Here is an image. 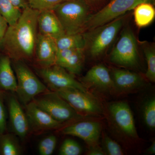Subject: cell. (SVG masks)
<instances>
[{"mask_svg": "<svg viewBox=\"0 0 155 155\" xmlns=\"http://www.w3.org/2000/svg\"><path fill=\"white\" fill-rule=\"evenodd\" d=\"M22 10L17 22L8 26L0 48L13 61L28 60L35 54L40 11L29 6Z\"/></svg>", "mask_w": 155, "mask_h": 155, "instance_id": "cell-1", "label": "cell"}, {"mask_svg": "<svg viewBox=\"0 0 155 155\" xmlns=\"http://www.w3.org/2000/svg\"><path fill=\"white\" fill-rule=\"evenodd\" d=\"M124 15L111 22L84 32V50L91 58L97 59L104 55L114 42L125 23Z\"/></svg>", "mask_w": 155, "mask_h": 155, "instance_id": "cell-2", "label": "cell"}, {"mask_svg": "<svg viewBox=\"0 0 155 155\" xmlns=\"http://www.w3.org/2000/svg\"><path fill=\"white\" fill-rule=\"evenodd\" d=\"M65 33H83L92 9L83 0H67L53 9Z\"/></svg>", "mask_w": 155, "mask_h": 155, "instance_id": "cell-3", "label": "cell"}, {"mask_svg": "<svg viewBox=\"0 0 155 155\" xmlns=\"http://www.w3.org/2000/svg\"><path fill=\"white\" fill-rule=\"evenodd\" d=\"M13 69L17 78L16 93L19 101L24 105L33 101L38 95L49 91L23 61H14Z\"/></svg>", "mask_w": 155, "mask_h": 155, "instance_id": "cell-4", "label": "cell"}, {"mask_svg": "<svg viewBox=\"0 0 155 155\" xmlns=\"http://www.w3.org/2000/svg\"><path fill=\"white\" fill-rule=\"evenodd\" d=\"M33 101L39 107L62 124L82 118V115L56 92L49 91L44 93L35 97Z\"/></svg>", "mask_w": 155, "mask_h": 155, "instance_id": "cell-5", "label": "cell"}, {"mask_svg": "<svg viewBox=\"0 0 155 155\" xmlns=\"http://www.w3.org/2000/svg\"><path fill=\"white\" fill-rule=\"evenodd\" d=\"M143 2L155 5V0H110L103 8L91 15L84 27L83 33L125 15L127 11Z\"/></svg>", "mask_w": 155, "mask_h": 155, "instance_id": "cell-6", "label": "cell"}, {"mask_svg": "<svg viewBox=\"0 0 155 155\" xmlns=\"http://www.w3.org/2000/svg\"><path fill=\"white\" fill-rule=\"evenodd\" d=\"M123 28L110 54V61L120 67L136 68L139 64L137 41L129 27Z\"/></svg>", "mask_w": 155, "mask_h": 155, "instance_id": "cell-7", "label": "cell"}, {"mask_svg": "<svg viewBox=\"0 0 155 155\" xmlns=\"http://www.w3.org/2000/svg\"><path fill=\"white\" fill-rule=\"evenodd\" d=\"M36 71L51 91L72 88L87 92L81 82L75 79L74 75L56 64L48 67H40Z\"/></svg>", "mask_w": 155, "mask_h": 155, "instance_id": "cell-8", "label": "cell"}, {"mask_svg": "<svg viewBox=\"0 0 155 155\" xmlns=\"http://www.w3.org/2000/svg\"><path fill=\"white\" fill-rule=\"evenodd\" d=\"M53 91L56 92L80 114L98 115L102 114L101 104L88 92L72 88L61 89Z\"/></svg>", "mask_w": 155, "mask_h": 155, "instance_id": "cell-9", "label": "cell"}, {"mask_svg": "<svg viewBox=\"0 0 155 155\" xmlns=\"http://www.w3.org/2000/svg\"><path fill=\"white\" fill-rule=\"evenodd\" d=\"M109 111L117 127L127 136L137 137V131L132 111L127 103L116 102L109 106Z\"/></svg>", "mask_w": 155, "mask_h": 155, "instance_id": "cell-10", "label": "cell"}, {"mask_svg": "<svg viewBox=\"0 0 155 155\" xmlns=\"http://www.w3.org/2000/svg\"><path fill=\"white\" fill-rule=\"evenodd\" d=\"M25 107L29 130L35 132H43L58 129L63 125L39 107L33 101Z\"/></svg>", "mask_w": 155, "mask_h": 155, "instance_id": "cell-11", "label": "cell"}, {"mask_svg": "<svg viewBox=\"0 0 155 155\" xmlns=\"http://www.w3.org/2000/svg\"><path fill=\"white\" fill-rule=\"evenodd\" d=\"M81 81L85 88L88 87L104 93L114 91L110 72L103 64H98L92 67L81 78Z\"/></svg>", "mask_w": 155, "mask_h": 155, "instance_id": "cell-12", "label": "cell"}, {"mask_svg": "<svg viewBox=\"0 0 155 155\" xmlns=\"http://www.w3.org/2000/svg\"><path fill=\"white\" fill-rule=\"evenodd\" d=\"M101 130V126L100 122L92 121H80L64 127L61 130V133L79 137L90 147L98 144Z\"/></svg>", "mask_w": 155, "mask_h": 155, "instance_id": "cell-13", "label": "cell"}, {"mask_svg": "<svg viewBox=\"0 0 155 155\" xmlns=\"http://www.w3.org/2000/svg\"><path fill=\"white\" fill-rule=\"evenodd\" d=\"M5 98L8 105L11 129L20 138H25L30 130L25 113L16 97L5 92Z\"/></svg>", "mask_w": 155, "mask_h": 155, "instance_id": "cell-14", "label": "cell"}, {"mask_svg": "<svg viewBox=\"0 0 155 155\" xmlns=\"http://www.w3.org/2000/svg\"><path fill=\"white\" fill-rule=\"evenodd\" d=\"M114 91L129 92L140 88L144 84L143 78L137 73L126 69H114L110 72Z\"/></svg>", "mask_w": 155, "mask_h": 155, "instance_id": "cell-15", "label": "cell"}, {"mask_svg": "<svg viewBox=\"0 0 155 155\" xmlns=\"http://www.w3.org/2000/svg\"><path fill=\"white\" fill-rule=\"evenodd\" d=\"M85 52L84 49L58 50L56 65L73 75H79L83 69Z\"/></svg>", "mask_w": 155, "mask_h": 155, "instance_id": "cell-16", "label": "cell"}, {"mask_svg": "<svg viewBox=\"0 0 155 155\" xmlns=\"http://www.w3.org/2000/svg\"><path fill=\"white\" fill-rule=\"evenodd\" d=\"M57 52L55 40L38 34L35 54L40 67H46L55 65Z\"/></svg>", "mask_w": 155, "mask_h": 155, "instance_id": "cell-17", "label": "cell"}, {"mask_svg": "<svg viewBox=\"0 0 155 155\" xmlns=\"http://www.w3.org/2000/svg\"><path fill=\"white\" fill-rule=\"evenodd\" d=\"M38 33L55 40L66 34L53 10L40 11L38 18Z\"/></svg>", "mask_w": 155, "mask_h": 155, "instance_id": "cell-18", "label": "cell"}, {"mask_svg": "<svg viewBox=\"0 0 155 155\" xmlns=\"http://www.w3.org/2000/svg\"><path fill=\"white\" fill-rule=\"evenodd\" d=\"M17 89V78L11 66V59L4 53H0V91L16 92Z\"/></svg>", "mask_w": 155, "mask_h": 155, "instance_id": "cell-19", "label": "cell"}, {"mask_svg": "<svg viewBox=\"0 0 155 155\" xmlns=\"http://www.w3.org/2000/svg\"><path fill=\"white\" fill-rule=\"evenodd\" d=\"M154 5L150 3H141L133 9L134 22L139 28L146 27L153 21L155 17Z\"/></svg>", "mask_w": 155, "mask_h": 155, "instance_id": "cell-20", "label": "cell"}, {"mask_svg": "<svg viewBox=\"0 0 155 155\" xmlns=\"http://www.w3.org/2000/svg\"><path fill=\"white\" fill-rule=\"evenodd\" d=\"M58 50L84 49L85 41L83 33L67 34H65L55 40Z\"/></svg>", "mask_w": 155, "mask_h": 155, "instance_id": "cell-21", "label": "cell"}, {"mask_svg": "<svg viewBox=\"0 0 155 155\" xmlns=\"http://www.w3.org/2000/svg\"><path fill=\"white\" fill-rule=\"evenodd\" d=\"M21 9L16 7L10 0H0V15L8 25L16 23L22 14Z\"/></svg>", "mask_w": 155, "mask_h": 155, "instance_id": "cell-22", "label": "cell"}, {"mask_svg": "<svg viewBox=\"0 0 155 155\" xmlns=\"http://www.w3.org/2000/svg\"><path fill=\"white\" fill-rule=\"evenodd\" d=\"M146 60L147 69L145 76L152 82L155 81V47L153 43L147 41L140 43Z\"/></svg>", "mask_w": 155, "mask_h": 155, "instance_id": "cell-23", "label": "cell"}, {"mask_svg": "<svg viewBox=\"0 0 155 155\" xmlns=\"http://www.w3.org/2000/svg\"><path fill=\"white\" fill-rule=\"evenodd\" d=\"M20 150L15 137L10 134H0V155H18Z\"/></svg>", "mask_w": 155, "mask_h": 155, "instance_id": "cell-24", "label": "cell"}, {"mask_svg": "<svg viewBox=\"0 0 155 155\" xmlns=\"http://www.w3.org/2000/svg\"><path fill=\"white\" fill-rule=\"evenodd\" d=\"M143 118L145 123L151 129L155 127V99L151 98L147 100L143 107Z\"/></svg>", "mask_w": 155, "mask_h": 155, "instance_id": "cell-25", "label": "cell"}, {"mask_svg": "<svg viewBox=\"0 0 155 155\" xmlns=\"http://www.w3.org/2000/svg\"><path fill=\"white\" fill-rule=\"evenodd\" d=\"M28 6L31 8L41 11L53 10L60 4L67 0H27Z\"/></svg>", "mask_w": 155, "mask_h": 155, "instance_id": "cell-26", "label": "cell"}, {"mask_svg": "<svg viewBox=\"0 0 155 155\" xmlns=\"http://www.w3.org/2000/svg\"><path fill=\"white\" fill-rule=\"evenodd\" d=\"M82 153V149L78 143L71 139L65 140L59 150V155H79Z\"/></svg>", "mask_w": 155, "mask_h": 155, "instance_id": "cell-27", "label": "cell"}, {"mask_svg": "<svg viewBox=\"0 0 155 155\" xmlns=\"http://www.w3.org/2000/svg\"><path fill=\"white\" fill-rule=\"evenodd\" d=\"M103 150L105 154L122 155L123 150L118 143L106 134H104L103 139Z\"/></svg>", "mask_w": 155, "mask_h": 155, "instance_id": "cell-28", "label": "cell"}, {"mask_svg": "<svg viewBox=\"0 0 155 155\" xmlns=\"http://www.w3.org/2000/svg\"><path fill=\"white\" fill-rule=\"evenodd\" d=\"M57 138L50 135L43 139L38 145V152L41 155H51L54 153L57 145Z\"/></svg>", "mask_w": 155, "mask_h": 155, "instance_id": "cell-29", "label": "cell"}, {"mask_svg": "<svg viewBox=\"0 0 155 155\" xmlns=\"http://www.w3.org/2000/svg\"><path fill=\"white\" fill-rule=\"evenodd\" d=\"M5 92L0 91V134L7 130V112L5 107Z\"/></svg>", "mask_w": 155, "mask_h": 155, "instance_id": "cell-30", "label": "cell"}, {"mask_svg": "<svg viewBox=\"0 0 155 155\" xmlns=\"http://www.w3.org/2000/svg\"><path fill=\"white\" fill-rule=\"evenodd\" d=\"M92 9L97 11L103 8L107 3L109 0H83Z\"/></svg>", "mask_w": 155, "mask_h": 155, "instance_id": "cell-31", "label": "cell"}, {"mask_svg": "<svg viewBox=\"0 0 155 155\" xmlns=\"http://www.w3.org/2000/svg\"><path fill=\"white\" fill-rule=\"evenodd\" d=\"M8 25L5 19L0 15V48Z\"/></svg>", "mask_w": 155, "mask_h": 155, "instance_id": "cell-32", "label": "cell"}, {"mask_svg": "<svg viewBox=\"0 0 155 155\" xmlns=\"http://www.w3.org/2000/svg\"><path fill=\"white\" fill-rule=\"evenodd\" d=\"M87 155H104L105 153L102 149L97 144L89 147Z\"/></svg>", "mask_w": 155, "mask_h": 155, "instance_id": "cell-33", "label": "cell"}, {"mask_svg": "<svg viewBox=\"0 0 155 155\" xmlns=\"http://www.w3.org/2000/svg\"><path fill=\"white\" fill-rule=\"evenodd\" d=\"M10 1L14 4V5L21 10V9L23 10L28 6L27 0H10Z\"/></svg>", "mask_w": 155, "mask_h": 155, "instance_id": "cell-34", "label": "cell"}, {"mask_svg": "<svg viewBox=\"0 0 155 155\" xmlns=\"http://www.w3.org/2000/svg\"><path fill=\"white\" fill-rule=\"evenodd\" d=\"M146 152L149 154H153L155 153V142L154 140L151 145L147 150Z\"/></svg>", "mask_w": 155, "mask_h": 155, "instance_id": "cell-35", "label": "cell"}, {"mask_svg": "<svg viewBox=\"0 0 155 155\" xmlns=\"http://www.w3.org/2000/svg\"><path fill=\"white\" fill-rule=\"evenodd\" d=\"M110 1V0H109V1Z\"/></svg>", "mask_w": 155, "mask_h": 155, "instance_id": "cell-36", "label": "cell"}]
</instances>
